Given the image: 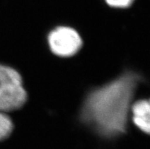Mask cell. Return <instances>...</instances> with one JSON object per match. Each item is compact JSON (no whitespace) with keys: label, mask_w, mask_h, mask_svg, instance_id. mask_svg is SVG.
Here are the masks:
<instances>
[{"label":"cell","mask_w":150,"mask_h":149,"mask_svg":"<svg viewBox=\"0 0 150 149\" xmlns=\"http://www.w3.org/2000/svg\"><path fill=\"white\" fill-rule=\"evenodd\" d=\"M82 39L74 29L59 27L49 36L50 49L59 56H71L76 54L82 46Z\"/></svg>","instance_id":"3"},{"label":"cell","mask_w":150,"mask_h":149,"mask_svg":"<svg viewBox=\"0 0 150 149\" xmlns=\"http://www.w3.org/2000/svg\"><path fill=\"white\" fill-rule=\"evenodd\" d=\"M109 6L114 8H128L131 6L135 0H105Z\"/></svg>","instance_id":"6"},{"label":"cell","mask_w":150,"mask_h":149,"mask_svg":"<svg viewBox=\"0 0 150 149\" xmlns=\"http://www.w3.org/2000/svg\"><path fill=\"white\" fill-rule=\"evenodd\" d=\"M133 122L141 131L150 135V99L140 100L132 105Z\"/></svg>","instance_id":"4"},{"label":"cell","mask_w":150,"mask_h":149,"mask_svg":"<svg viewBox=\"0 0 150 149\" xmlns=\"http://www.w3.org/2000/svg\"><path fill=\"white\" fill-rule=\"evenodd\" d=\"M13 130V123L4 112L0 111V141H3L11 135Z\"/></svg>","instance_id":"5"},{"label":"cell","mask_w":150,"mask_h":149,"mask_svg":"<svg viewBox=\"0 0 150 149\" xmlns=\"http://www.w3.org/2000/svg\"><path fill=\"white\" fill-rule=\"evenodd\" d=\"M27 100L20 74L0 64V111H12L21 107Z\"/></svg>","instance_id":"2"},{"label":"cell","mask_w":150,"mask_h":149,"mask_svg":"<svg viewBox=\"0 0 150 149\" xmlns=\"http://www.w3.org/2000/svg\"><path fill=\"white\" fill-rule=\"evenodd\" d=\"M140 79L137 74L127 72L91 92L82 108L83 120L105 137L124 133Z\"/></svg>","instance_id":"1"}]
</instances>
